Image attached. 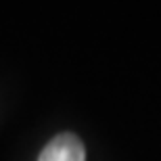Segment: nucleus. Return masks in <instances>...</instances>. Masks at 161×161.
Returning a JSON list of instances; mask_svg holds the SVG:
<instances>
[{
  "label": "nucleus",
  "mask_w": 161,
  "mask_h": 161,
  "mask_svg": "<svg viewBox=\"0 0 161 161\" xmlns=\"http://www.w3.org/2000/svg\"><path fill=\"white\" fill-rule=\"evenodd\" d=\"M38 161H86V151L75 134H59L42 149Z\"/></svg>",
  "instance_id": "f257e3e1"
}]
</instances>
